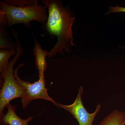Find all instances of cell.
I'll list each match as a JSON object with an SVG mask.
<instances>
[{
  "label": "cell",
  "instance_id": "1",
  "mask_svg": "<svg viewBox=\"0 0 125 125\" xmlns=\"http://www.w3.org/2000/svg\"><path fill=\"white\" fill-rule=\"evenodd\" d=\"M42 2L48 10L47 20L42 27L43 35L49 39L57 38L48 56L52 57L57 53L62 54L64 51L70 53V48L75 46L72 30L75 20L74 13L64 7L60 0H42Z\"/></svg>",
  "mask_w": 125,
  "mask_h": 125
},
{
  "label": "cell",
  "instance_id": "2",
  "mask_svg": "<svg viewBox=\"0 0 125 125\" xmlns=\"http://www.w3.org/2000/svg\"><path fill=\"white\" fill-rule=\"evenodd\" d=\"M12 32L17 45V54L9 62L7 69L0 72L1 87L0 92V117L4 115L3 110L11 101L18 98H22L25 94L23 89L16 80L13 70L15 64L22 55L23 49L18 39V33L15 32L13 29Z\"/></svg>",
  "mask_w": 125,
  "mask_h": 125
},
{
  "label": "cell",
  "instance_id": "3",
  "mask_svg": "<svg viewBox=\"0 0 125 125\" xmlns=\"http://www.w3.org/2000/svg\"><path fill=\"white\" fill-rule=\"evenodd\" d=\"M47 9L45 5H39L38 2L31 6L18 7L0 1V11L6 16L8 27L19 24L29 27L30 22L33 21L44 24L48 18Z\"/></svg>",
  "mask_w": 125,
  "mask_h": 125
},
{
  "label": "cell",
  "instance_id": "4",
  "mask_svg": "<svg viewBox=\"0 0 125 125\" xmlns=\"http://www.w3.org/2000/svg\"><path fill=\"white\" fill-rule=\"evenodd\" d=\"M24 65L23 64L19 65L14 70L16 80L18 83L22 87L25 92L24 96L21 98V102L23 109L26 108L33 100L44 99L50 101L55 105L57 103L49 96L47 93L48 88L45 87L46 81L45 76L39 77L37 81L33 83L23 80L18 75V70L20 67Z\"/></svg>",
  "mask_w": 125,
  "mask_h": 125
},
{
  "label": "cell",
  "instance_id": "5",
  "mask_svg": "<svg viewBox=\"0 0 125 125\" xmlns=\"http://www.w3.org/2000/svg\"><path fill=\"white\" fill-rule=\"evenodd\" d=\"M78 91L76 99L72 104L64 105L57 103L55 105L69 112L78 122L79 125H92L96 116L100 112L101 105L98 104L95 111L93 113H90L85 109L81 100V96L83 92V87H80Z\"/></svg>",
  "mask_w": 125,
  "mask_h": 125
},
{
  "label": "cell",
  "instance_id": "6",
  "mask_svg": "<svg viewBox=\"0 0 125 125\" xmlns=\"http://www.w3.org/2000/svg\"><path fill=\"white\" fill-rule=\"evenodd\" d=\"M32 33L34 43L33 53L35 57V64L38 70V76H45L44 72L47 67L46 58L47 56H48L49 52L46 49H42L40 43L37 40L33 33Z\"/></svg>",
  "mask_w": 125,
  "mask_h": 125
},
{
  "label": "cell",
  "instance_id": "7",
  "mask_svg": "<svg viewBox=\"0 0 125 125\" xmlns=\"http://www.w3.org/2000/svg\"><path fill=\"white\" fill-rule=\"evenodd\" d=\"M6 107L7 108V113L0 117V122L9 125H27L32 120V116L25 119H22L19 117L15 112V109L17 108L15 105H12L10 104Z\"/></svg>",
  "mask_w": 125,
  "mask_h": 125
},
{
  "label": "cell",
  "instance_id": "8",
  "mask_svg": "<svg viewBox=\"0 0 125 125\" xmlns=\"http://www.w3.org/2000/svg\"><path fill=\"white\" fill-rule=\"evenodd\" d=\"M7 21L0 20V49H17L16 42L9 37V33L7 29Z\"/></svg>",
  "mask_w": 125,
  "mask_h": 125
},
{
  "label": "cell",
  "instance_id": "9",
  "mask_svg": "<svg viewBox=\"0 0 125 125\" xmlns=\"http://www.w3.org/2000/svg\"><path fill=\"white\" fill-rule=\"evenodd\" d=\"M125 112L115 110L106 116L98 125H125Z\"/></svg>",
  "mask_w": 125,
  "mask_h": 125
},
{
  "label": "cell",
  "instance_id": "10",
  "mask_svg": "<svg viewBox=\"0 0 125 125\" xmlns=\"http://www.w3.org/2000/svg\"><path fill=\"white\" fill-rule=\"evenodd\" d=\"M17 54V49H0V72H2L7 69L9 65V60L12 56Z\"/></svg>",
  "mask_w": 125,
  "mask_h": 125
},
{
  "label": "cell",
  "instance_id": "11",
  "mask_svg": "<svg viewBox=\"0 0 125 125\" xmlns=\"http://www.w3.org/2000/svg\"><path fill=\"white\" fill-rule=\"evenodd\" d=\"M7 4L18 7H25L34 5L38 2L37 0H7L4 1Z\"/></svg>",
  "mask_w": 125,
  "mask_h": 125
},
{
  "label": "cell",
  "instance_id": "12",
  "mask_svg": "<svg viewBox=\"0 0 125 125\" xmlns=\"http://www.w3.org/2000/svg\"><path fill=\"white\" fill-rule=\"evenodd\" d=\"M120 12H125V7H121L116 5L114 7L111 6L109 7V11L105 15H107L112 13H120Z\"/></svg>",
  "mask_w": 125,
  "mask_h": 125
},
{
  "label": "cell",
  "instance_id": "13",
  "mask_svg": "<svg viewBox=\"0 0 125 125\" xmlns=\"http://www.w3.org/2000/svg\"><path fill=\"white\" fill-rule=\"evenodd\" d=\"M1 125H9L8 124H6V123H4V122H0Z\"/></svg>",
  "mask_w": 125,
  "mask_h": 125
}]
</instances>
